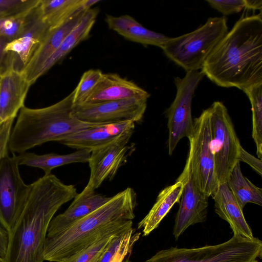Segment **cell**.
Returning <instances> with one entry per match:
<instances>
[{"mask_svg": "<svg viewBox=\"0 0 262 262\" xmlns=\"http://www.w3.org/2000/svg\"><path fill=\"white\" fill-rule=\"evenodd\" d=\"M78 194L74 185L62 183L52 174L32 184L27 203L8 232L3 262H43V250L49 224L63 204Z\"/></svg>", "mask_w": 262, "mask_h": 262, "instance_id": "obj_1", "label": "cell"}, {"mask_svg": "<svg viewBox=\"0 0 262 262\" xmlns=\"http://www.w3.org/2000/svg\"><path fill=\"white\" fill-rule=\"evenodd\" d=\"M202 72L216 85L243 91L262 83V18H240L205 61Z\"/></svg>", "mask_w": 262, "mask_h": 262, "instance_id": "obj_2", "label": "cell"}, {"mask_svg": "<svg viewBox=\"0 0 262 262\" xmlns=\"http://www.w3.org/2000/svg\"><path fill=\"white\" fill-rule=\"evenodd\" d=\"M137 194L130 187L63 231L46 236L43 259L66 262L108 234H123L132 229Z\"/></svg>", "mask_w": 262, "mask_h": 262, "instance_id": "obj_3", "label": "cell"}, {"mask_svg": "<svg viewBox=\"0 0 262 262\" xmlns=\"http://www.w3.org/2000/svg\"><path fill=\"white\" fill-rule=\"evenodd\" d=\"M74 90L47 107L20 109L10 136L8 148L18 154L50 141L59 142L72 135L101 124L82 121L72 115Z\"/></svg>", "mask_w": 262, "mask_h": 262, "instance_id": "obj_4", "label": "cell"}, {"mask_svg": "<svg viewBox=\"0 0 262 262\" xmlns=\"http://www.w3.org/2000/svg\"><path fill=\"white\" fill-rule=\"evenodd\" d=\"M227 33L226 17H210L191 32L169 37L161 49L168 58L186 72L199 70Z\"/></svg>", "mask_w": 262, "mask_h": 262, "instance_id": "obj_5", "label": "cell"}, {"mask_svg": "<svg viewBox=\"0 0 262 262\" xmlns=\"http://www.w3.org/2000/svg\"><path fill=\"white\" fill-rule=\"evenodd\" d=\"M262 242L233 235L222 244L195 248L170 247L157 252L144 262H258Z\"/></svg>", "mask_w": 262, "mask_h": 262, "instance_id": "obj_6", "label": "cell"}, {"mask_svg": "<svg viewBox=\"0 0 262 262\" xmlns=\"http://www.w3.org/2000/svg\"><path fill=\"white\" fill-rule=\"evenodd\" d=\"M188 139L189 151L186 163L191 178L202 192L211 196L217 190L219 183L214 171L211 149L209 108L194 119L193 131Z\"/></svg>", "mask_w": 262, "mask_h": 262, "instance_id": "obj_7", "label": "cell"}, {"mask_svg": "<svg viewBox=\"0 0 262 262\" xmlns=\"http://www.w3.org/2000/svg\"><path fill=\"white\" fill-rule=\"evenodd\" d=\"M208 108L214 171L220 184L227 183L232 169L239 161L242 145L225 105L215 101Z\"/></svg>", "mask_w": 262, "mask_h": 262, "instance_id": "obj_8", "label": "cell"}, {"mask_svg": "<svg viewBox=\"0 0 262 262\" xmlns=\"http://www.w3.org/2000/svg\"><path fill=\"white\" fill-rule=\"evenodd\" d=\"M204 74L199 70L187 72L183 78L174 79L177 88L175 98L167 110L168 137L167 148L171 155L179 142L183 138H189L193 129L191 115L193 96Z\"/></svg>", "mask_w": 262, "mask_h": 262, "instance_id": "obj_9", "label": "cell"}, {"mask_svg": "<svg viewBox=\"0 0 262 262\" xmlns=\"http://www.w3.org/2000/svg\"><path fill=\"white\" fill-rule=\"evenodd\" d=\"M16 155L8 154L0 161V226L9 232L28 199L31 184L20 174Z\"/></svg>", "mask_w": 262, "mask_h": 262, "instance_id": "obj_10", "label": "cell"}, {"mask_svg": "<svg viewBox=\"0 0 262 262\" xmlns=\"http://www.w3.org/2000/svg\"><path fill=\"white\" fill-rule=\"evenodd\" d=\"M134 130L125 133L107 144L91 152L88 161L90 176L82 194L95 191L104 180H112L130 153L129 141Z\"/></svg>", "mask_w": 262, "mask_h": 262, "instance_id": "obj_11", "label": "cell"}, {"mask_svg": "<svg viewBox=\"0 0 262 262\" xmlns=\"http://www.w3.org/2000/svg\"><path fill=\"white\" fill-rule=\"evenodd\" d=\"M146 99L128 98L94 103L73 105L72 115L85 122L110 123L140 121L147 106Z\"/></svg>", "mask_w": 262, "mask_h": 262, "instance_id": "obj_12", "label": "cell"}, {"mask_svg": "<svg viewBox=\"0 0 262 262\" xmlns=\"http://www.w3.org/2000/svg\"><path fill=\"white\" fill-rule=\"evenodd\" d=\"M180 177L183 180L184 187L172 231L176 240L190 226L205 222L209 205V196L194 183L186 162Z\"/></svg>", "mask_w": 262, "mask_h": 262, "instance_id": "obj_13", "label": "cell"}, {"mask_svg": "<svg viewBox=\"0 0 262 262\" xmlns=\"http://www.w3.org/2000/svg\"><path fill=\"white\" fill-rule=\"evenodd\" d=\"M86 11L81 10L60 25L50 28L34 56L21 72L31 85L40 77L43 66L79 23Z\"/></svg>", "mask_w": 262, "mask_h": 262, "instance_id": "obj_14", "label": "cell"}, {"mask_svg": "<svg viewBox=\"0 0 262 262\" xmlns=\"http://www.w3.org/2000/svg\"><path fill=\"white\" fill-rule=\"evenodd\" d=\"M50 28L39 15L19 36L7 43L5 50L8 53L12 70L20 73L24 71Z\"/></svg>", "mask_w": 262, "mask_h": 262, "instance_id": "obj_15", "label": "cell"}, {"mask_svg": "<svg viewBox=\"0 0 262 262\" xmlns=\"http://www.w3.org/2000/svg\"><path fill=\"white\" fill-rule=\"evenodd\" d=\"M132 121L101 124L66 137L58 142L77 150L90 152L110 143L121 135L134 130Z\"/></svg>", "mask_w": 262, "mask_h": 262, "instance_id": "obj_16", "label": "cell"}, {"mask_svg": "<svg viewBox=\"0 0 262 262\" xmlns=\"http://www.w3.org/2000/svg\"><path fill=\"white\" fill-rule=\"evenodd\" d=\"M149 96L150 94L145 90L134 82L122 78L117 74L103 73L83 103H98L128 98L147 99Z\"/></svg>", "mask_w": 262, "mask_h": 262, "instance_id": "obj_17", "label": "cell"}, {"mask_svg": "<svg viewBox=\"0 0 262 262\" xmlns=\"http://www.w3.org/2000/svg\"><path fill=\"white\" fill-rule=\"evenodd\" d=\"M31 84L20 72L11 69L0 76V118L14 119L24 106Z\"/></svg>", "mask_w": 262, "mask_h": 262, "instance_id": "obj_18", "label": "cell"}, {"mask_svg": "<svg viewBox=\"0 0 262 262\" xmlns=\"http://www.w3.org/2000/svg\"><path fill=\"white\" fill-rule=\"evenodd\" d=\"M111 197L97 193H78L69 207L51 221L46 236H51L66 229L106 203Z\"/></svg>", "mask_w": 262, "mask_h": 262, "instance_id": "obj_19", "label": "cell"}, {"mask_svg": "<svg viewBox=\"0 0 262 262\" xmlns=\"http://www.w3.org/2000/svg\"><path fill=\"white\" fill-rule=\"evenodd\" d=\"M215 213L229 225L233 235L253 238L251 229L244 217L243 210L229 189L227 183L220 184L211 196Z\"/></svg>", "mask_w": 262, "mask_h": 262, "instance_id": "obj_20", "label": "cell"}, {"mask_svg": "<svg viewBox=\"0 0 262 262\" xmlns=\"http://www.w3.org/2000/svg\"><path fill=\"white\" fill-rule=\"evenodd\" d=\"M108 28L124 38L144 45L163 47L169 38L162 34L151 31L127 15L114 16L107 15L105 18Z\"/></svg>", "mask_w": 262, "mask_h": 262, "instance_id": "obj_21", "label": "cell"}, {"mask_svg": "<svg viewBox=\"0 0 262 262\" xmlns=\"http://www.w3.org/2000/svg\"><path fill=\"white\" fill-rule=\"evenodd\" d=\"M184 182L179 177L176 182L162 189L147 215L139 223L138 229H142L143 235H149L157 228L176 203H180Z\"/></svg>", "mask_w": 262, "mask_h": 262, "instance_id": "obj_22", "label": "cell"}, {"mask_svg": "<svg viewBox=\"0 0 262 262\" xmlns=\"http://www.w3.org/2000/svg\"><path fill=\"white\" fill-rule=\"evenodd\" d=\"M91 152L86 150H77L66 155L49 153L37 155L33 152H23L16 155L18 165L41 169L45 175L51 173L58 167L75 163L88 162Z\"/></svg>", "mask_w": 262, "mask_h": 262, "instance_id": "obj_23", "label": "cell"}, {"mask_svg": "<svg viewBox=\"0 0 262 262\" xmlns=\"http://www.w3.org/2000/svg\"><path fill=\"white\" fill-rule=\"evenodd\" d=\"M99 13L97 8L87 10L79 23L64 38L59 47L43 66L40 77L61 60L74 47L86 39Z\"/></svg>", "mask_w": 262, "mask_h": 262, "instance_id": "obj_24", "label": "cell"}, {"mask_svg": "<svg viewBox=\"0 0 262 262\" xmlns=\"http://www.w3.org/2000/svg\"><path fill=\"white\" fill-rule=\"evenodd\" d=\"M84 3V0H40L38 6L40 16L50 28H53L79 11L88 10Z\"/></svg>", "mask_w": 262, "mask_h": 262, "instance_id": "obj_25", "label": "cell"}, {"mask_svg": "<svg viewBox=\"0 0 262 262\" xmlns=\"http://www.w3.org/2000/svg\"><path fill=\"white\" fill-rule=\"evenodd\" d=\"M227 184L242 209L249 203L262 205L261 188L255 186L243 174L239 161L236 162L232 169Z\"/></svg>", "mask_w": 262, "mask_h": 262, "instance_id": "obj_26", "label": "cell"}, {"mask_svg": "<svg viewBox=\"0 0 262 262\" xmlns=\"http://www.w3.org/2000/svg\"><path fill=\"white\" fill-rule=\"evenodd\" d=\"M251 104L252 136L256 147L258 158H262V83L248 88L244 91Z\"/></svg>", "mask_w": 262, "mask_h": 262, "instance_id": "obj_27", "label": "cell"}, {"mask_svg": "<svg viewBox=\"0 0 262 262\" xmlns=\"http://www.w3.org/2000/svg\"><path fill=\"white\" fill-rule=\"evenodd\" d=\"M39 3L35 8L23 14L0 18V37L11 41L19 36L39 16Z\"/></svg>", "mask_w": 262, "mask_h": 262, "instance_id": "obj_28", "label": "cell"}, {"mask_svg": "<svg viewBox=\"0 0 262 262\" xmlns=\"http://www.w3.org/2000/svg\"><path fill=\"white\" fill-rule=\"evenodd\" d=\"M120 235L108 234L66 262H100L112 239Z\"/></svg>", "mask_w": 262, "mask_h": 262, "instance_id": "obj_29", "label": "cell"}, {"mask_svg": "<svg viewBox=\"0 0 262 262\" xmlns=\"http://www.w3.org/2000/svg\"><path fill=\"white\" fill-rule=\"evenodd\" d=\"M103 73L100 70L91 69L85 72L74 90L73 105L82 104L100 79Z\"/></svg>", "mask_w": 262, "mask_h": 262, "instance_id": "obj_30", "label": "cell"}, {"mask_svg": "<svg viewBox=\"0 0 262 262\" xmlns=\"http://www.w3.org/2000/svg\"><path fill=\"white\" fill-rule=\"evenodd\" d=\"M40 0H0V18L19 15L35 8Z\"/></svg>", "mask_w": 262, "mask_h": 262, "instance_id": "obj_31", "label": "cell"}, {"mask_svg": "<svg viewBox=\"0 0 262 262\" xmlns=\"http://www.w3.org/2000/svg\"><path fill=\"white\" fill-rule=\"evenodd\" d=\"M134 231L132 228L124 234L120 246L110 262H123L125 256L132 250L134 244L140 237V233H134Z\"/></svg>", "mask_w": 262, "mask_h": 262, "instance_id": "obj_32", "label": "cell"}, {"mask_svg": "<svg viewBox=\"0 0 262 262\" xmlns=\"http://www.w3.org/2000/svg\"><path fill=\"white\" fill-rule=\"evenodd\" d=\"M210 6L225 15L239 12L245 7V0H207Z\"/></svg>", "mask_w": 262, "mask_h": 262, "instance_id": "obj_33", "label": "cell"}, {"mask_svg": "<svg viewBox=\"0 0 262 262\" xmlns=\"http://www.w3.org/2000/svg\"><path fill=\"white\" fill-rule=\"evenodd\" d=\"M14 119L5 121L0 127V161L8 154V143Z\"/></svg>", "mask_w": 262, "mask_h": 262, "instance_id": "obj_34", "label": "cell"}, {"mask_svg": "<svg viewBox=\"0 0 262 262\" xmlns=\"http://www.w3.org/2000/svg\"><path fill=\"white\" fill-rule=\"evenodd\" d=\"M238 161L244 162L254 170L258 174L261 176L262 174V161L261 159L256 158L252 156L242 146L241 147L238 156Z\"/></svg>", "mask_w": 262, "mask_h": 262, "instance_id": "obj_35", "label": "cell"}, {"mask_svg": "<svg viewBox=\"0 0 262 262\" xmlns=\"http://www.w3.org/2000/svg\"><path fill=\"white\" fill-rule=\"evenodd\" d=\"M10 40L0 37V76L12 69L8 53L5 50L7 43Z\"/></svg>", "mask_w": 262, "mask_h": 262, "instance_id": "obj_36", "label": "cell"}, {"mask_svg": "<svg viewBox=\"0 0 262 262\" xmlns=\"http://www.w3.org/2000/svg\"><path fill=\"white\" fill-rule=\"evenodd\" d=\"M125 233L117 236L112 239L109 246L104 253L100 262H110L113 256L120 246Z\"/></svg>", "mask_w": 262, "mask_h": 262, "instance_id": "obj_37", "label": "cell"}, {"mask_svg": "<svg viewBox=\"0 0 262 262\" xmlns=\"http://www.w3.org/2000/svg\"><path fill=\"white\" fill-rule=\"evenodd\" d=\"M8 241V232L0 226V257L2 259L6 254Z\"/></svg>", "mask_w": 262, "mask_h": 262, "instance_id": "obj_38", "label": "cell"}, {"mask_svg": "<svg viewBox=\"0 0 262 262\" xmlns=\"http://www.w3.org/2000/svg\"><path fill=\"white\" fill-rule=\"evenodd\" d=\"M245 8L252 10H260L262 8L261 0H245Z\"/></svg>", "mask_w": 262, "mask_h": 262, "instance_id": "obj_39", "label": "cell"}, {"mask_svg": "<svg viewBox=\"0 0 262 262\" xmlns=\"http://www.w3.org/2000/svg\"><path fill=\"white\" fill-rule=\"evenodd\" d=\"M3 122L2 121V120H1V118H0V127H1V126L2 125V124H3Z\"/></svg>", "mask_w": 262, "mask_h": 262, "instance_id": "obj_40", "label": "cell"}, {"mask_svg": "<svg viewBox=\"0 0 262 262\" xmlns=\"http://www.w3.org/2000/svg\"><path fill=\"white\" fill-rule=\"evenodd\" d=\"M0 262H3V259L0 257Z\"/></svg>", "mask_w": 262, "mask_h": 262, "instance_id": "obj_41", "label": "cell"}, {"mask_svg": "<svg viewBox=\"0 0 262 262\" xmlns=\"http://www.w3.org/2000/svg\"><path fill=\"white\" fill-rule=\"evenodd\" d=\"M124 262H130V261H124Z\"/></svg>", "mask_w": 262, "mask_h": 262, "instance_id": "obj_42", "label": "cell"}]
</instances>
